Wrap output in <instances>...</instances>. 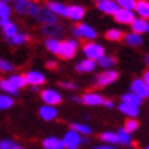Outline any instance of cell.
<instances>
[{
    "mask_svg": "<svg viewBox=\"0 0 149 149\" xmlns=\"http://www.w3.org/2000/svg\"><path fill=\"white\" fill-rule=\"evenodd\" d=\"M47 10H49L51 13L56 15V17H66V10H67V6L60 3V1H55V0H51L48 1L45 6Z\"/></svg>",
    "mask_w": 149,
    "mask_h": 149,
    "instance_id": "cell-18",
    "label": "cell"
},
{
    "mask_svg": "<svg viewBox=\"0 0 149 149\" xmlns=\"http://www.w3.org/2000/svg\"><path fill=\"white\" fill-rule=\"evenodd\" d=\"M130 92L137 95L140 99H148L149 97V86L142 81V78H136L133 79L130 85Z\"/></svg>",
    "mask_w": 149,
    "mask_h": 149,
    "instance_id": "cell-7",
    "label": "cell"
},
{
    "mask_svg": "<svg viewBox=\"0 0 149 149\" xmlns=\"http://www.w3.org/2000/svg\"><path fill=\"white\" fill-rule=\"evenodd\" d=\"M38 115L42 120L45 122H52L58 118L59 112H58V108L56 107H52V105H41L40 109H38Z\"/></svg>",
    "mask_w": 149,
    "mask_h": 149,
    "instance_id": "cell-15",
    "label": "cell"
},
{
    "mask_svg": "<svg viewBox=\"0 0 149 149\" xmlns=\"http://www.w3.org/2000/svg\"><path fill=\"white\" fill-rule=\"evenodd\" d=\"M17 149H26V148H23V146H18Z\"/></svg>",
    "mask_w": 149,
    "mask_h": 149,
    "instance_id": "cell-50",
    "label": "cell"
},
{
    "mask_svg": "<svg viewBox=\"0 0 149 149\" xmlns=\"http://www.w3.org/2000/svg\"><path fill=\"white\" fill-rule=\"evenodd\" d=\"M122 103H126V104H130V105H134V107H138L142 104V99H140L137 95L131 93V92H127V93H123L122 95Z\"/></svg>",
    "mask_w": 149,
    "mask_h": 149,
    "instance_id": "cell-28",
    "label": "cell"
},
{
    "mask_svg": "<svg viewBox=\"0 0 149 149\" xmlns=\"http://www.w3.org/2000/svg\"><path fill=\"white\" fill-rule=\"evenodd\" d=\"M36 21H38L42 26H45V25H54V23L59 22L58 17L54 15V14L51 13L49 10H47L45 7H42V10H41L40 14H38V17L36 18Z\"/></svg>",
    "mask_w": 149,
    "mask_h": 149,
    "instance_id": "cell-16",
    "label": "cell"
},
{
    "mask_svg": "<svg viewBox=\"0 0 149 149\" xmlns=\"http://www.w3.org/2000/svg\"><path fill=\"white\" fill-rule=\"evenodd\" d=\"M42 148L44 149H66V146H64V142L62 138L51 136L42 140Z\"/></svg>",
    "mask_w": 149,
    "mask_h": 149,
    "instance_id": "cell-19",
    "label": "cell"
},
{
    "mask_svg": "<svg viewBox=\"0 0 149 149\" xmlns=\"http://www.w3.org/2000/svg\"><path fill=\"white\" fill-rule=\"evenodd\" d=\"M104 97L97 92H86L85 95H82L81 103L88 107H97V105H103Z\"/></svg>",
    "mask_w": 149,
    "mask_h": 149,
    "instance_id": "cell-11",
    "label": "cell"
},
{
    "mask_svg": "<svg viewBox=\"0 0 149 149\" xmlns=\"http://www.w3.org/2000/svg\"><path fill=\"white\" fill-rule=\"evenodd\" d=\"M4 1L13 4L15 13H18L19 15H27L34 19L38 17L40 11L42 10V7L34 0H4Z\"/></svg>",
    "mask_w": 149,
    "mask_h": 149,
    "instance_id": "cell-1",
    "label": "cell"
},
{
    "mask_svg": "<svg viewBox=\"0 0 149 149\" xmlns=\"http://www.w3.org/2000/svg\"><path fill=\"white\" fill-rule=\"evenodd\" d=\"M131 26V30L133 33H137V34H144V33H148V26H149V22L146 19H142V18H136L133 21V23L130 25Z\"/></svg>",
    "mask_w": 149,
    "mask_h": 149,
    "instance_id": "cell-22",
    "label": "cell"
},
{
    "mask_svg": "<svg viewBox=\"0 0 149 149\" xmlns=\"http://www.w3.org/2000/svg\"><path fill=\"white\" fill-rule=\"evenodd\" d=\"M63 142H64V146L66 148H79V145H84V144H88L89 140L86 137H82L79 136L78 133H75L74 130H68L66 134L63 136Z\"/></svg>",
    "mask_w": 149,
    "mask_h": 149,
    "instance_id": "cell-6",
    "label": "cell"
},
{
    "mask_svg": "<svg viewBox=\"0 0 149 149\" xmlns=\"http://www.w3.org/2000/svg\"><path fill=\"white\" fill-rule=\"evenodd\" d=\"M32 91L33 92H38V86H32Z\"/></svg>",
    "mask_w": 149,
    "mask_h": 149,
    "instance_id": "cell-48",
    "label": "cell"
},
{
    "mask_svg": "<svg viewBox=\"0 0 149 149\" xmlns=\"http://www.w3.org/2000/svg\"><path fill=\"white\" fill-rule=\"evenodd\" d=\"M113 18H115V21H116L118 23H120V25H131L133 21H134L137 17H136V13L131 11V10L119 8V11L113 15Z\"/></svg>",
    "mask_w": 149,
    "mask_h": 149,
    "instance_id": "cell-13",
    "label": "cell"
},
{
    "mask_svg": "<svg viewBox=\"0 0 149 149\" xmlns=\"http://www.w3.org/2000/svg\"><path fill=\"white\" fill-rule=\"evenodd\" d=\"M142 81H144L145 84L149 86V68H148V70H145L144 75H142Z\"/></svg>",
    "mask_w": 149,
    "mask_h": 149,
    "instance_id": "cell-44",
    "label": "cell"
},
{
    "mask_svg": "<svg viewBox=\"0 0 149 149\" xmlns=\"http://www.w3.org/2000/svg\"><path fill=\"white\" fill-rule=\"evenodd\" d=\"M105 38L109 41H120L123 38V32L122 30H119V29H115V27H112V29H109V30H107L105 32Z\"/></svg>",
    "mask_w": 149,
    "mask_h": 149,
    "instance_id": "cell-35",
    "label": "cell"
},
{
    "mask_svg": "<svg viewBox=\"0 0 149 149\" xmlns=\"http://www.w3.org/2000/svg\"><path fill=\"white\" fill-rule=\"evenodd\" d=\"M59 85L62 86L63 89H66V91H75L78 86L75 82H71V81H64V82H60Z\"/></svg>",
    "mask_w": 149,
    "mask_h": 149,
    "instance_id": "cell-41",
    "label": "cell"
},
{
    "mask_svg": "<svg viewBox=\"0 0 149 149\" xmlns=\"http://www.w3.org/2000/svg\"><path fill=\"white\" fill-rule=\"evenodd\" d=\"M104 51H105L104 47L101 44H99V42H95V41H89V42L84 44V47H82V52L85 55V58L95 60V62H97L101 56L105 55Z\"/></svg>",
    "mask_w": 149,
    "mask_h": 149,
    "instance_id": "cell-2",
    "label": "cell"
},
{
    "mask_svg": "<svg viewBox=\"0 0 149 149\" xmlns=\"http://www.w3.org/2000/svg\"><path fill=\"white\" fill-rule=\"evenodd\" d=\"M7 42H8L10 45L13 47H19V45H23V44H26L27 41L30 40V36L27 34V33H21L18 32L17 34H14L13 37H10V38H6Z\"/></svg>",
    "mask_w": 149,
    "mask_h": 149,
    "instance_id": "cell-24",
    "label": "cell"
},
{
    "mask_svg": "<svg viewBox=\"0 0 149 149\" xmlns=\"http://www.w3.org/2000/svg\"><path fill=\"white\" fill-rule=\"evenodd\" d=\"M19 145L11 138H3L0 141V149H17Z\"/></svg>",
    "mask_w": 149,
    "mask_h": 149,
    "instance_id": "cell-40",
    "label": "cell"
},
{
    "mask_svg": "<svg viewBox=\"0 0 149 149\" xmlns=\"http://www.w3.org/2000/svg\"><path fill=\"white\" fill-rule=\"evenodd\" d=\"M96 62L95 60H91V59H82L79 60L77 64H75V70H77L79 74H88V72H92L96 68Z\"/></svg>",
    "mask_w": 149,
    "mask_h": 149,
    "instance_id": "cell-21",
    "label": "cell"
},
{
    "mask_svg": "<svg viewBox=\"0 0 149 149\" xmlns=\"http://www.w3.org/2000/svg\"><path fill=\"white\" fill-rule=\"evenodd\" d=\"M118 109L123 115H126L127 118H133V119H136L138 116V113H140V108L138 107H134V105H130V104H126V103H120L118 105Z\"/></svg>",
    "mask_w": 149,
    "mask_h": 149,
    "instance_id": "cell-23",
    "label": "cell"
},
{
    "mask_svg": "<svg viewBox=\"0 0 149 149\" xmlns=\"http://www.w3.org/2000/svg\"><path fill=\"white\" fill-rule=\"evenodd\" d=\"M123 38H125L127 45H130V47H140V45L144 44V38H142V36H141V34H137V33H133V32L125 34Z\"/></svg>",
    "mask_w": 149,
    "mask_h": 149,
    "instance_id": "cell-26",
    "label": "cell"
},
{
    "mask_svg": "<svg viewBox=\"0 0 149 149\" xmlns=\"http://www.w3.org/2000/svg\"><path fill=\"white\" fill-rule=\"evenodd\" d=\"M70 130H74L75 133H78L79 136H82V137H86V136H91L92 134V127L89 126V125H86V123H78V122H75V123H71L70 125Z\"/></svg>",
    "mask_w": 149,
    "mask_h": 149,
    "instance_id": "cell-27",
    "label": "cell"
},
{
    "mask_svg": "<svg viewBox=\"0 0 149 149\" xmlns=\"http://www.w3.org/2000/svg\"><path fill=\"white\" fill-rule=\"evenodd\" d=\"M116 136H118V144L123 145V146H129V145L133 144V141H131V134L127 133L123 127L118 129Z\"/></svg>",
    "mask_w": 149,
    "mask_h": 149,
    "instance_id": "cell-29",
    "label": "cell"
},
{
    "mask_svg": "<svg viewBox=\"0 0 149 149\" xmlns=\"http://www.w3.org/2000/svg\"><path fill=\"white\" fill-rule=\"evenodd\" d=\"M118 77H119V74H118V71H115V70H104L101 74L97 75L96 84L99 86H108L116 81Z\"/></svg>",
    "mask_w": 149,
    "mask_h": 149,
    "instance_id": "cell-10",
    "label": "cell"
},
{
    "mask_svg": "<svg viewBox=\"0 0 149 149\" xmlns=\"http://www.w3.org/2000/svg\"><path fill=\"white\" fill-rule=\"evenodd\" d=\"M14 70H15V66H14L10 60L0 58V71L1 72H13Z\"/></svg>",
    "mask_w": 149,
    "mask_h": 149,
    "instance_id": "cell-38",
    "label": "cell"
},
{
    "mask_svg": "<svg viewBox=\"0 0 149 149\" xmlns=\"http://www.w3.org/2000/svg\"><path fill=\"white\" fill-rule=\"evenodd\" d=\"M78 47H79V44H78V41L75 38H68V40L62 41L60 49H59V56L64 59V60L72 59L77 55Z\"/></svg>",
    "mask_w": 149,
    "mask_h": 149,
    "instance_id": "cell-4",
    "label": "cell"
},
{
    "mask_svg": "<svg viewBox=\"0 0 149 149\" xmlns=\"http://www.w3.org/2000/svg\"><path fill=\"white\" fill-rule=\"evenodd\" d=\"M97 8H99V11L107 14V15H115V14L119 11L120 7L116 4L115 0H105L103 3H99V4H97Z\"/></svg>",
    "mask_w": 149,
    "mask_h": 149,
    "instance_id": "cell-17",
    "label": "cell"
},
{
    "mask_svg": "<svg viewBox=\"0 0 149 149\" xmlns=\"http://www.w3.org/2000/svg\"><path fill=\"white\" fill-rule=\"evenodd\" d=\"M134 13L138 15V18L149 19V0H137L136 7H134Z\"/></svg>",
    "mask_w": 149,
    "mask_h": 149,
    "instance_id": "cell-20",
    "label": "cell"
},
{
    "mask_svg": "<svg viewBox=\"0 0 149 149\" xmlns=\"http://www.w3.org/2000/svg\"><path fill=\"white\" fill-rule=\"evenodd\" d=\"M40 97L45 105H52V107H56V105H59V104L63 101L62 95H60L56 89H52V88L42 89V91L40 92Z\"/></svg>",
    "mask_w": 149,
    "mask_h": 149,
    "instance_id": "cell-5",
    "label": "cell"
},
{
    "mask_svg": "<svg viewBox=\"0 0 149 149\" xmlns=\"http://www.w3.org/2000/svg\"><path fill=\"white\" fill-rule=\"evenodd\" d=\"M23 75H25L26 84L30 86H41L42 84H45V75H44V72L38 71V70H29Z\"/></svg>",
    "mask_w": 149,
    "mask_h": 149,
    "instance_id": "cell-8",
    "label": "cell"
},
{
    "mask_svg": "<svg viewBox=\"0 0 149 149\" xmlns=\"http://www.w3.org/2000/svg\"><path fill=\"white\" fill-rule=\"evenodd\" d=\"M66 149H79V148H74V146H72V148H66Z\"/></svg>",
    "mask_w": 149,
    "mask_h": 149,
    "instance_id": "cell-51",
    "label": "cell"
},
{
    "mask_svg": "<svg viewBox=\"0 0 149 149\" xmlns=\"http://www.w3.org/2000/svg\"><path fill=\"white\" fill-rule=\"evenodd\" d=\"M148 33H149V26H148Z\"/></svg>",
    "mask_w": 149,
    "mask_h": 149,
    "instance_id": "cell-53",
    "label": "cell"
},
{
    "mask_svg": "<svg viewBox=\"0 0 149 149\" xmlns=\"http://www.w3.org/2000/svg\"><path fill=\"white\" fill-rule=\"evenodd\" d=\"M0 29H1V32L4 34L6 38H10V37H13L14 34H17L19 32L18 29V25L11 21V19H0Z\"/></svg>",
    "mask_w": 149,
    "mask_h": 149,
    "instance_id": "cell-14",
    "label": "cell"
},
{
    "mask_svg": "<svg viewBox=\"0 0 149 149\" xmlns=\"http://www.w3.org/2000/svg\"><path fill=\"white\" fill-rule=\"evenodd\" d=\"M103 105L105 107V108H108V109H111V108H113V101L112 100H108V99H104V101H103Z\"/></svg>",
    "mask_w": 149,
    "mask_h": 149,
    "instance_id": "cell-42",
    "label": "cell"
},
{
    "mask_svg": "<svg viewBox=\"0 0 149 149\" xmlns=\"http://www.w3.org/2000/svg\"><path fill=\"white\" fill-rule=\"evenodd\" d=\"M60 44H62V41L59 40V38H47L45 40L47 51H49L51 54H54V55H59Z\"/></svg>",
    "mask_w": 149,
    "mask_h": 149,
    "instance_id": "cell-33",
    "label": "cell"
},
{
    "mask_svg": "<svg viewBox=\"0 0 149 149\" xmlns=\"http://www.w3.org/2000/svg\"><path fill=\"white\" fill-rule=\"evenodd\" d=\"M70 101H72V103H81V97H78V96H71V97H70Z\"/></svg>",
    "mask_w": 149,
    "mask_h": 149,
    "instance_id": "cell-46",
    "label": "cell"
},
{
    "mask_svg": "<svg viewBox=\"0 0 149 149\" xmlns=\"http://www.w3.org/2000/svg\"><path fill=\"white\" fill-rule=\"evenodd\" d=\"M41 33L47 36V38H59L64 33V27L60 22L54 23V25H45V26H41Z\"/></svg>",
    "mask_w": 149,
    "mask_h": 149,
    "instance_id": "cell-9",
    "label": "cell"
},
{
    "mask_svg": "<svg viewBox=\"0 0 149 149\" xmlns=\"http://www.w3.org/2000/svg\"><path fill=\"white\" fill-rule=\"evenodd\" d=\"M13 8L11 4H8L4 0H0V19H8L11 17Z\"/></svg>",
    "mask_w": 149,
    "mask_h": 149,
    "instance_id": "cell-36",
    "label": "cell"
},
{
    "mask_svg": "<svg viewBox=\"0 0 149 149\" xmlns=\"http://www.w3.org/2000/svg\"><path fill=\"white\" fill-rule=\"evenodd\" d=\"M93 149H116L112 145H99V146H95Z\"/></svg>",
    "mask_w": 149,
    "mask_h": 149,
    "instance_id": "cell-45",
    "label": "cell"
},
{
    "mask_svg": "<svg viewBox=\"0 0 149 149\" xmlns=\"http://www.w3.org/2000/svg\"><path fill=\"white\" fill-rule=\"evenodd\" d=\"M145 149H149V146H146V148H145Z\"/></svg>",
    "mask_w": 149,
    "mask_h": 149,
    "instance_id": "cell-52",
    "label": "cell"
},
{
    "mask_svg": "<svg viewBox=\"0 0 149 149\" xmlns=\"http://www.w3.org/2000/svg\"><path fill=\"white\" fill-rule=\"evenodd\" d=\"M71 33L75 38H85V40L89 41L96 40V37H97L96 29L91 25H88V23H79L77 26H74L71 29Z\"/></svg>",
    "mask_w": 149,
    "mask_h": 149,
    "instance_id": "cell-3",
    "label": "cell"
},
{
    "mask_svg": "<svg viewBox=\"0 0 149 149\" xmlns=\"http://www.w3.org/2000/svg\"><path fill=\"white\" fill-rule=\"evenodd\" d=\"M138 127H140V123L137 119H133V118H127V120L125 122V126L123 129L127 131V133H134V131L138 130Z\"/></svg>",
    "mask_w": 149,
    "mask_h": 149,
    "instance_id": "cell-37",
    "label": "cell"
},
{
    "mask_svg": "<svg viewBox=\"0 0 149 149\" xmlns=\"http://www.w3.org/2000/svg\"><path fill=\"white\" fill-rule=\"evenodd\" d=\"M86 14V10L82 7V6L78 4H71L67 6V10H66V17L64 18L70 19V21H74V22H79Z\"/></svg>",
    "mask_w": 149,
    "mask_h": 149,
    "instance_id": "cell-12",
    "label": "cell"
},
{
    "mask_svg": "<svg viewBox=\"0 0 149 149\" xmlns=\"http://www.w3.org/2000/svg\"><path fill=\"white\" fill-rule=\"evenodd\" d=\"M56 66H58V64H56V62H55V60H48V62H47V68H49V70L56 68Z\"/></svg>",
    "mask_w": 149,
    "mask_h": 149,
    "instance_id": "cell-43",
    "label": "cell"
},
{
    "mask_svg": "<svg viewBox=\"0 0 149 149\" xmlns=\"http://www.w3.org/2000/svg\"><path fill=\"white\" fill-rule=\"evenodd\" d=\"M14 105H15V103H14L13 96L0 93V111H7V109L13 108Z\"/></svg>",
    "mask_w": 149,
    "mask_h": 149,
    "instance_id": "cell-30",
    "label": "cell"
},
{
    "mask_svg": "<svg viewBox=\"0 0 149 149\" xmlns=\"http://www.w3.org/2000/svg\"><path fill=\"white\" fill-rule=\"evenodd\" d=\"M100 140L105 142V145H115L118 144V136L116 133H113V131H104L100 134Z\"/></svg>",
    "mask_w": 149,
    "mask_h": 149,
    "instance_id": "cell-34",
    "label": "cell"
},
{
    "mask_svg": "<svg viewBox=\"0 0 149 149\" xmlns=\"http://www.w3.org/2000/svg\"><path fill=\"white\" fill-rule=\"evenodd\" d=\"M95 1H97V4H99V3H103V1H105V0H95Z\"/></svg>",
    "mask_w": 149,
    "mask_h": 149,
    "instance_id": "cell-49",
    "label": "cell"
},
{
    "mask_svg": "<svg viewBox=\"0 0 149 149\" xmlns=\"http://www.w3.org/2000/svg\"><path fill=\"white\" fill-rule=\"evenodd\" d=\"M8 79L11 81V84H13L18 91H21V89H23L25 86L27 85L26 84V79H25V75L23 74H11L8 77Z\"/></svg>",
    "mask_w": 149,
    "mask_h": 149,
    "instance_id": "cell-31",
    "label": "cell"
},
{
    "mask_svg": "<svg viewBox=\"0 0 149 149\" xmlns=\"http://www.w3.org/2000/svg\"><path fill=\"white\" fill-rule=\"evenodd\" d=\"M144 62L146 64H149V55H145V56H144Z\"/></svg>",
    "mask_w": 149,
    "mask_h": 149,
    "instance_id": "cell-47",
    "label": "cell"
},
{
    "mask_svg": "<svg viewBox=\"0 0 149 149\" xmlns=\"http://www.w3.org/2000/svg\"><path fill=\"white\" fill-rule=\"evenodd\" d=\"M96 63L99 64L101 68H104V70H112V67L115 66V58L109 56V55H104Z\"/></svg>",
    "mask_w": 149,
    "mask_h": 149,
    "instance_id": "cell-32",
    "label": "cell"
},
{
    "mask_svg": "<svg viewBox=\"0 0 149 149\" xmlns=\"http://www.w3.org/2000/svg\"><path fill=\"white\" fill-rule=\"evenodd\" d=\"M115 1H116V4L120 8L131 10V11H134V7H136L137 3V0H115Z\"/></svg>",
    "mask_w": 149,
    "mask_h": 149,
    "instance_id": "cell-39",
    "label": "cell"
},
{
    "mask_svg": "<svg viewBox=\"0 0 149 149\" xmlns=\"http://www.w3.org/2000/svg\"><path fill=\"white\" fill-rule=\"evenodd\" d=\"M0 91H1V93H6V95L13 96V97L19 93V91L11 84L8 78H1L0 79Z\"/></svg>",
    "mask_w": 149,
    "mask_h": 149,
    "instance_id": "cell-25",
    "label": "cell"
}]
</instances>
